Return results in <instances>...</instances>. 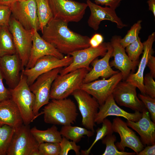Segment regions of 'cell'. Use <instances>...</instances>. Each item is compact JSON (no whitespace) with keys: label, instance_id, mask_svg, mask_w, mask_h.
I'll return each mask as SVG.
<instances>
[{"label":"cell","instance_id":"16","mask_svg":"<svg viewBox=\"0 0 155 155\" xmlns=\"http://www.w3.org/2000/svg\"><path fill=\"white\" fill-rule=\"evenodd\" d=\"M86 3L90 11L88 24L94 30H98L101 22L104 20L115 23L117 27L120 29L127 26L118 16L115 9L107 6L102 7L90 0H87Z\"/></svg>","mask_w":155,"mask_h":155},{"label":"cell","instance_id":"25","mask_svg":"<svg viewBox=\"0 0 155 155\" xmlns=\"http://www.w3.org/2000/svg\"><path fill=\"white\" fill-rule=\"evenodd\" d=\"M30 131L39 144L44 142L59 143L62 139L60 131L55 125L44 130L34 126L30 129Z\"/></svg>","mask_w":155,"mask_h":155},{"label":"cell","instance_id":"9","mask_svg":"<svg viewBox=\"0 0 155 155\" xmlns=\"http://www.w3.org/2000/svg\"><path fill=\"white\" fill-rule=\"evenodd\" d=\"M108 43V42H103L97 47L90 46L71 53L69 55L72 57V62L67 66L62 68L59 74L63 75L83 68L90 71L91 68L90 64L98 57L105 55L107 51Z\"/></svg>","mask_w":155,"mask_h":155},{"label":"cell","instance_id":"12","mask_svg":"<svg viewBox=\"0 0 155 155\" xmlns=\"http://www.w3.org/2000/svg\"><path fill=\"white\" fill-rule=\"evenodd\" d=\"M10 7L13 16L24 28L40 30L35 0L17 1Z\"/></svg>","mask_w":155,"mask_h":155},{"label":"cell","instance_id":"37","mask_svg":"<svg viewBox=\"0 0 155 155\" xmlns=\"http://www.w3.org/2000/svg\"><path fill=\"white\" fill-rule=\"evenodd\" d=\"M154 78L149 73L144 77L143 83L146 94L155 98V82Z\"/></svg>","mask_w":155,"mask_h":155},{"label":"cell","instance_id":"39","mask_svg":"<svg viewBox=\"0 0 155 155\" xmlns=\"http://www.w3.org/2000/svg\"><path fill=\"white\" fill-rule=\"evenodd\" d=\"M3 77L0 69V101L11 98L9 89L6 88L3 82Z\"/></svg>","mask_w":155,"mask_h":155},{"label":"cell","instance_id":"6","mask_svg":"<svg viewBox=\"0 0 155 155\" xmlns=\"http://www.w3.org/2000/svg\"><path fill=\"white\" fill-rule=\"evenodd\" d=\"M62 68H56L41 75L29 86L35 98L33 111L35 118L40 115V109L49 102L52 84Z\"/></svg>","mask_w":155,"mask_h":155},{"label":"cell","instance_id":"23","mask_svg":"<svg viewBox=\"0 0 155 155\" xmlns=\"http://www.w3.org/2000/svg\"><path fill=\"white\" fill-rule=\"evenodd\" d=\"M142 113V116L138 121L134 122L127 120V125L138 133L143 145L155 144V123L152 121L146 108Z\"/></svg>","mask_w":155,"mask_h":155},{"label":"cell","instance_id":"14","mask_svg":"<svg viewBox=\"0 0 155 155\" xmlns=\"http://www.w3.org/2000/svg\"><path fill=\"white\" fill-rule=\"evenodd\" d=\"M137 87L126 82H120L114 88L112 95L115 102L121 106L142 113L145 107L138 98Z\"/></svg>","mask_w":155,"mask_h":155},{"label":"cell","instance_id":"47","mask_svg":"<svg viewBox=\"0 0 155 155\" xmlns=\"http://www.w3.org/2000/svg\"></svg>","mask_w":155,"mask_h":155},{"label":"cell","instance_id":"21","mask_svg":"<svg viewBox=\"0 0 155 155\" xmlns=\"http://www.w3.org/2000/svg\"><path fill=\"white\" fill-rule=\"evenodd\" d=\"M142 113L135 111L128 113L119 107L116 104L112 94L110 95L102 105H100L94 120L95 123L99 124L107 117L115 116L125 118L127 120L136 122L142 117Z\"/></svg>","mask_w":155,"mask_h":155},{"label":"cell","instance_id":"26","mask_svg":"<svg viewBox=\"0 0 155 155\" xmlns=\"http://www.w3.org/2000/svg\"><path fill=\"white\" fill-rule=\"evenodd\" d=\"M60 132L62 137L76 143L79 142L84 135L90 137L94 135V133L85 128L71 125L62 126Z\"/></svg>","mask_w":155,"mask_h":155},{"label":"cell","instance_id":"11","mask_svg":"<svg viewBox=\"0 0 155 155\" xmlns=\"http://www.w3.org/2000/svg\"><path fill=\"white\" fill-rule=\"evenodd\" d=\"M76 100L82 117V125L86 128L95 132V117L100 105L96 100L85 91L80 88L71 94Z\"/></svg>","mask_w":155,"mask_h":155},{"label":"cell","instance_id":"45","mask_svg":"<svg viewBox=\"0 0 155 155\" xmlns=\"http://www.w3.org/2000/svg\"><path fill=\"white\" fill-rule=\"evenodd\" d=\"M16 1V0H0V5L10 7Z\"/></svg>","mask_w":155,"mask_h":155},{"label":"cell","instance_id":"30","mask_svg":"<svg viewBox=\"0 0 155 155\" xmlns=\"http://www.w3.org/2000/svg\"><path fill=\"white\" fill-rule=\"evenodd\" d=\"M16 129L7 125H0V155L6 152Z\"/></svg>","mask_w":155,"mask_h":155},{"label":"cell","instance_id":"28","mask_svg":"<svg viewBox=\"0 0 155 155\" xmlns=\"http://www.w3.org/2000/svg\"><path fill=\"white\" fill-rule=\"evenodd\" d=\"M40 30L42 31L44 27L53 18V13L48 0H35Z\"/></svg>","mask_w":155,"mask_h":155},{"label":"cell","instance_id":"29","mask_svg":"<svg viewBox=\"0 0 155 155\" xmlns=\"http://www.w3.org/2000/svg\"><path fill=\"white\" fill-rule=\"evenodd\" d=\"M102 123V127L101 128L98 127L96 130V135L94 141L88 149L81 151V154L89 155L92 148L98 141L102 140L107 135L113 134L114 132L112 128V123L108 119L106 118Z\"/></svg>","mask_w":155,"mask_h":155},{"label":"cell","instance_id":"31","mask_svg":"<svg viewBox=\"0 0 155 155\" xmlns=\"http://www.w3.org/2000/svg\"><path fill=\"white\" fill-rule=\"evenodd\" d=\"M102 140V143L106 146L105 150L102 155H134L136 154L135 152H130L119 150L115 144L116 140V137L114 134L107 135Z\"/></svg>","mask_w":155,"mask_h":155},{"label":"cell","instance_id":"8","mask_svg":"<svg viewBox=\"0 0 155 155\" xmlns=\"http://www.w3.org/2000/svg\"><path fill=\"white\" fill-rule=\"evenodd\" d=\"M39 144L31 133L29 125L16 129L7 149V155H31Z\"/></svg>","mask_w":155,"mask_h":155},{"label":"cell","instance_id":"27","mask_svg":"<svg viewBox=\"0 0 155 155\" xmlns=\"http://www.w3.org/2000/svg\"><path fill=\"white\" fill-rule=\"evenodd\" d=\"M16 53L12 36L8 27L0 26V57Z\"/></svg>","mask_w":155,"mask_h":155},{"label":"cell","instance_id":"35","mask_svg":"<svg viewBox=\"0 0 155 155\" xmlns=\"http://www.w3.org/2000/svg\"><path fill=\"white\" fill-rule=\"evenodd\" d=\"M61 147L60 155H67L71 150H73L75 154L79 155L80 154V146L76 144V143L73 141H69L66 138L62 137L61 142L59 143Z\"/></svg>","mask_w":155,"mask_h":155},{"label":"cell","instance_id":"19","mask_svg":"<svg viewBox=\"0 0 155 155\" xmlns=\"http://www.w3.org/2000/svg\"><path fill=\"white\" fill-rule=\"evenodd\" d=\"M46 55L53 56L60 59L64 57L51 44L43 39L37 30H33L32 46L28 63L24 69L32 67L38 59Z\"/></svg>","mask_w":155,"mask_h":155},{"label":"cell","instance_id":"3","mask_svg":"<svg viewBox=\"0 0 155 155\" xmlns=\"http://www.w3.org/2000/svg\"><path fill=\"white\" fill-rule=\"evenodd\" d=\"M9 89L11 98L19 110L23 124L29 125L36 119L33 112L35 98L30 90L25 76L21 72L18 85L13 89Z\"/></svg>","mask_w":155,"mask_h":155},{"label":"cell","instance_id":"20","mask_svg":"<svg viewBox=\"0 0 155 155\" xmlns=\"http://www.w3.org/2000/svg\"><path fill=\"white\" fill-rule=\"evenodd\" d=\"M113 48L110 42H108L107 51L103 57L98 59L96 58L91 63L92 67L86 74L83 83L89 82L100 77L106 79L119 71L113 70L110 66L109 60L112 57Z\"/></svg>","mask_w":155,"mask_h":155},{"label":"cell","instance_id":"18","mask_svg":"<svg viewBox=\"0 0 155 155\" xmlns=\"http://www.w3.org/2000/svg\"><path fill=\"white\" fill-rule=\"evenodd\" d=\"M0 69L9 88L15 87L20 80L22 70L21 61L18 54L0 57Z\"/></svg>","mask_w":155,"mask_h":155},{"label":"cell","instance_id":"42","mask_svg":"<svg viewBox=\"0 0 155 155\" xmlns=\"http://www.w3.org/2000/svg\"><path fill=\"white\" fill-rule=\"evenodd\" d=\"M137 155H155V144L151 145H148Z\"/></svg>","mask_w":155,"mask_h":155},{"label":"cell","instance_id":"1","mask_svg":"<svg viewBox=\"0 0 155 155\" xmlns=\"http://www.w3.org/2000/svg\"><path fill=\"white\" fill-rule=\"evenodd\" d=\"M41 32L42 37L63 55L90 46V38L72 31L67 23L59 19L53 18Z\"/></svg>","mask_w":155,"mask_h":155},{"label":"cell","instance_id":"7","mask_svg":"<svg viewBox=\"0 0 155 155\" xmlns=\"http://www.w3.org/2000/svg\"><path fill=\"white\" fill-rule=\"evenodd\" d=\"M53 18L67 23L78 22L83 18L86 3L72 0H48Z\"/></svg>","mask_w":155,"mask_h":155},{"label":"cell","instance_id":"44","mask_svg":"<svg viewBox=\"0 0 155 155\" xmlns=\"http://www.w3.org/2000/svg\"><path fill=\"white\" fill-rule=\"evenodd\" d=\"M147 3L148 6L149 10L151 11L155 17V0H148Z\"/></svg>","mask_w":155,"mask_h":155},{"label":"cell","instance_id":"38","mask_svg":"<svg viewBox=\"0 0 155 155\" xmlns=\"http://www.w3.org/2000/svg\"><path fill=\"white\" fill-rule=\"evenodd\" d=\"M11 13L10 7L0 5V26H8Z\"/></svg>","mask_w":155,"mask_h":155},{"label":"cell","instance_id":"5","mask_svg":"<svg viewBox=\"0 0 155 155\" xmlns=\"http://www.w3.org/2000/svg\"><path fill=\"white\" fill-rule=\"evenodd\" d=\"M8 27L12 36L16 53L21 61L22 70L23 69L28 63L32 46L33 30L24 28L12 16Z\"/></svg>","mask_w":155,"mask_h":155},{"label":"cell","instance_id":"2","mask_svg":"<svg viewBox=\"0 0 155 155\" xmlns=\"http://www.w3.org/2000/svg\"><path fill=\"white\" fill-rule=\"evenodd\" d=\"M46 105L40 113L44 114L45 123L63 126L76 121L78 113L76 104L71 99H52Z\"/></svg>","mask_w":155,"mask_h":155},{"label":"cell","instance_id":"22","mask_svg":"<svg viewBox=\"0 0 155 155\" xmlns=\"http://www.w3.org/2000/svg\"><path fill=\"white\" fill-rule=\"evenodd\" d=\"M155 40V33L153 32L148 36L147 39L143 43L144 49L143 55L138 67L135 73L130 74L126 81L135 86L138 88L141 94H146L143 83L144 74L145 69L150 57L154 52L153 45Z\"/></svg>","mask_w":155,"mask_h":155},{"label":"cell","instance_id":"4","mask_svg":"<svg viewBox=\"0 0 155 155\" xmlns=\"http://www.w3.org/2000/svg\"><path fill=\"white\" fill-rule=\"evenodd\" d=\"M86 69H78L65 74H58L52 85L50 98L60 99L67 98L76 90L80 88L86 74Z\"/></svg>","mask_w":155,"mask_h":155},{"label":"cell","instance_id":"15","mask_svg":"<svg viewBox=\"0 0 155 155\" xmlns=\"http://www.w3.org/2000/svg\"><path fill=\"white\" fill-rule=\"evenodd\" d=\"M112 128L113 132L119 134L120 137V142L115 144L119 150L124 151L128 147L137 154L144 149V145L138 137L121 119L117 117L113 119Z\"/></svg>","mask_w":155,"mask_h":155},{"label":"cell","instance_id":"40","mask_svg":"<svg viewBox=\"0 0 155 155\" xmlns=\"http://www.w3.org/2000/svg\"><path fill=\"white\" fill-rule=\"evenodd\" d=\"M123 0H94L95 3L102 5L108 6L116 9Z\"/></svg>","mask_w":155,"mask_h":155},{"label":"cell","instance_id":"32","mask_svg":"<svg viewBox=\"0 0 155 155\" xmlns=\"http://www.w3.org/2000/svg\"><path fill=\"white\" fill-rule=\"evenodd\" d=\"M142 21L139 20L134 23L128 31L123 38H121L120 42L125 48L130 44L135 41L139 37V34L142 29Z\"/></svg>","mask_w":155,"mask_h":155},{"label":"cell","instance_id":"17","mask_svg":"<svg viewBox=\"0 0 155 155\" xmlns=\"http://www.w3.org/2000/svg\"><path fill=\"white\" fill-rule=\"evenodd\" d=\"M121 38L120 36L115 35L111 39L110 42L113 48L112 57L114 59L109 64L111 67L118 69L122 74L123 79L126 80L131 71L134 70L139 62H133L129 59L125 48L120 43Z\"/></svg>","mask_w":155,"mask_h":155},{"label":"cell","instance_id":"10","mask_svg":"<svg viewBox=\"0 0 155 155\" xmlns=\"http://www.w3.org/2000/svg\"><path fill=\"white\" fill-rule=\"evenodd\" d=\"M72 61V57L69 55L62 59L52 55H46L38 59L33 67L22 69L21 72L26 77L27 83L30 86L41 75L56 68L66 67Z\"/></svg>","mask_w":155,"mask_h":155},{"label":"cell","instance_id":"43","mask_svg":"<svg viewBox=\"0 0 155 155\" xmlns=\"http://www.w3.org/2000/svg\"><path fill=\"white\" fill-rule=\"evenodd\" d=\"M147 66L149 68L150 72V73L155 78V57L151 55L148 61Z\"/></svg>","mask_w":155,"mask_h":155},{"label":"cell","instance_id":"24","mask_svg":"<svg viewBox=\"0 0 155 155\" xmlns=\"http://www.w3.org/2000/svg\"><path fill=\"white\" fill-rule=\"evenodd\" d=\"M23 124L19 110L11 98L0 101V125H7L16 129Z\"/></svg>","mask_w":155,"mask_h":155},{"label":"cell","instance_id":"33","mask_svg":"<svg viewBox=\"0 0 155 155\" xmlns=\"http://www.w3.org/2000/svg\"><path fill=\"white\" fill-rule=\"evenodd\" d=\"M143 43L139 36L135 41L126 47L125 51L130 60L136 62L138 61L139 57L143 53Z\"/></svg>","mask_w":155,"mask_h":155},{"label":"cell","instance_id":"36","mask_svg":"<svg viewBox=\"0 0 155 155\" xmlns=\"http://www.w3.org/2000/svg\"><path fill=\"white\" fill-rule=\"evenodd\" d=\"M138 97L150 113L151 119L155 123V98L142 94H139Z\"/></svg>","mask_w":155,"mask_h":155},{"label":"cell","instance_id":"46","mask_svg":"<svg viewBox=\"0 0 155 155\" xmlns=\"http://www.w3.org/2000/svg\"><path fill=\"white\" fill-rule=\"evenodd\" d=\"M21 0H16V1H21Z\"/></svg>","mask_w":155,"mask_h":155},{"label":"cell","instance_id":"13","mask_svg":"<svg viewBox=\"0 0 155 155\" xmlns=\"http://www.w3.org/2000/svg\"><path fill=\"white\" fill-rule=\"evenodd\" d=\"M122 79V74L119 71L107 79H103L82 83L80 88L92 96L101 105L112 94L116 85Z\"/></svg>","mask_w":155,"mask_h":155},{"label":"cell","instance_id":"34","mask_svg":"<svg viewBox=\"0 0 155 155\" xmlns=\"http://www.w3.org/2000/svg\"><path fill=\"white\" fill-rule=\"evenodd\" d=\"M40 155H60L61 147L59 143L44 142L39 144Z\"/></svg>","mask_w":155,"mask_h":155},{"label":"cell","instance_id":"41","mask_svg":"<svg viewBox=\"0 0 155 155\" xmlns=\"http://www.w3.org/2000/svg\"><path fill=\"white\" fill-rule=\"evenodd\" d=\"M103 40V36L100 34L96 33L94 34L90 38L89 43L90 46L96 47L102 43Z\"/></svg>","mask_w":155,"mask_h":155}]
</instances>
